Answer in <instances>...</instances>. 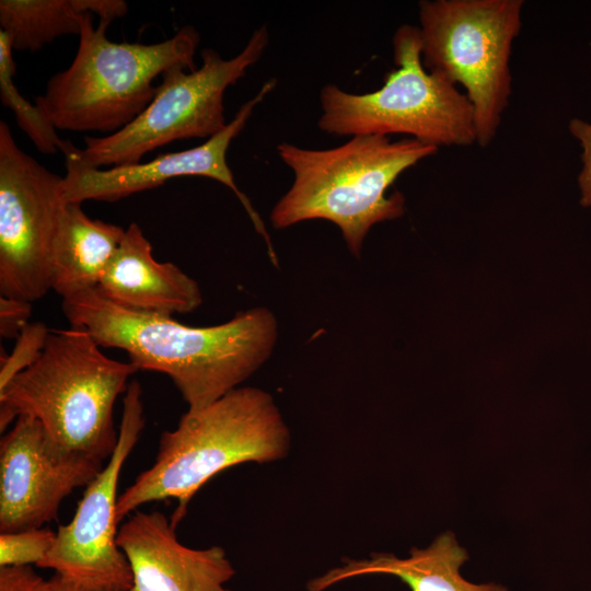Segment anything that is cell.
Here are the masks:
<instances>
[{"mask_svg": "<svg viewBox=\"0 0 591 591\" xmlns=\"http://www.w3.org/2000/svg\"><path fill=\"white\" fill-rule=\"evenodd\" d=\"M468 556L451 532L440 534L426 548H413L407 558L389 553H372L369 558L344 559L306 583V591H325L344 580L368 575H390L410 591H508L497 583H472L460 575Z\"/></svg>", "mask_w": 591, "mask_h": 591, "instance_id": "9a60e30c", "label": "cell"}, {"mask_svg": "<svg viewBox=\"0 0 591 591\" xmlns=\"http://www.w3.org/2000/svg\"><path fill=\"white\" fill-rule=\"evenodd\" d=\"M112 22L84 15L71 65L54 74L35 104L56 129L114 134L130 124L157 92L153 81L174 68L196 70L198 32L189 25L155 44L114 43Z\"/></svg>", "mask_w": 591, "mask_h": 591, "instance_id": "5b68a950", "label": "cell"}, {"mask_svg": "<svg viewBox=\"0 0 591 591\" xmlns=\"http://www.w3.org/2000/svg\"><path fill=\"white\" fill-rule=\"evenodd\" d=\"M104 461L60 447L36 418L21 415L0 441V533L39 529L85 487Z\"/></svg>", "mask_w": 591, "mask_h": 591, "instance_id": "8fae6325", "label": "cell"}, {"mask_svg": "<svg viewBox=\"0 0 591 591\" xmlns=\"http://www.w3.org/2000/svg\"><path fill=\"white\" fill-rule=\"evenodd\" d=\"M53 591H124L115 588L94 587L70 580L57 573L50 579Z\"/></svg>", "mask_w": 591, "mask_h": 591, "instance_id": "cb8c5ba5", "label": "cell"}, {"mask_svg": "<svg viewBox=\"0 0 591 591\" xmlns=\"http://www.w3.org/2000/svg\"><path fill=\"white\" fill-rule=\"evenodd\" d=\"M67 204L63 177L19 148L0 121V294L34 302L51 289L53 250Z\"/></svg>", "mask_w": 591, "mask_h": 591, "instance_id": "9c48e42d", "label": "cell"}, {"mask_svg": "<svg viewBox=\"0 0 591 591\" xmlns=\"http://www.w3.org/2000/svg\"><path fill=\"white\" fill-rule=\"evenodd\" d=\"M437 147L413 138L359 135L332 149H305L282 142L277 152L293 172V182L271 210L276 229L324 219L336 224L349 251L359 256L364 237L376 223L399 218L404 196L386 195L396 178Z\"/></svg>", "mask_w": 591, "mask_h": 591, "instance_id": "3957f363", "label": "cell"}, {"mask_svg": "<svg viewBox=\"0 0 591 591\" xmlns=\"http://www.w3.org/2000/svg\"><path fill=\"white\" fill-rule=\"evenodd\" d=\"M32 302L0 296V335L16 339L30 323Z\"/></svg>", "mask_w": 591, "mask_h": 591, "instance_id": "603a6c76", "label": "cell"}, {"mask_svg": "<svg viewBox=\"0 0 591 591\" xmlns=\"http://www.w3.org/2000/svg\"><path fill=\"white\" fill-rule=\"evenodd\" d=\"M568 130L581 147V170L577 183L580 193V205L591 207V123L581 118H572Z\"/></svg>", "mask_w": 591, "mask_h": 591, "instance_id": "44dd1931", "label": "cell"}, {"mask_svg": "<svg viewBox=\"0 0 591 591\" xmlns=\"http://www.w3.org/2000/svg\"><path fill=\"white\" fill-rule=\"evenodd\" d=\"M62 311L70 326L86 331L101 347L125 350L138 370L166 374L188 409L236 389L269 358L278 336L277 320L266 308L194 327L123 308L94 288L62 299Z\"/></svg>", "mask_w": 591, "mask_h": 591, "instance_id": "6da1fadb", "label": "cell"}, {"mask_svg": "<svg viewBox=\"0 0 591 591\" xmlns=\"http://www.w3.org/2000/svg\"><path fill=\"white\" fill-rule=\"evenodd\" d=\"M268 38L263 24L231 59H223L215 49H204L200 68L188 73L183 68L164 72L150 104L123 129L108 136L84 137L83 149L63 141L60 151L81 166L100 169L138 163L146 153L175 140L211 138L228 124L225 90L259 60Z\"/></svg>", "mask_w": 591, "mask_h": 591, "instance_id": "ba28073f", "label": "cell"}, {"mask_svg": "<svg viewBox=\"0 0 591 591\" xmlns=\"http://www.w3.org/2000/svg\"><path fill=\"white\" fill-rule=\"evenodd\" d=\"M275 85V79L265 82L256 95L240 107L234 118L220 132L198 147L159 154L148 162L112 166L108 170L84 167L71 158L65 157L67 172L63 177V193L67 202L116 201L155 188L175 177H209L225 185L236 195L256 231L266 242L270 259L276 262L264 222L250 199L236 186L232 171L227 163V151L231 141L243 130L254 108L271 92Z\"/></svg>", "mask_w": 591, "mask_h": 591, "instance_id": "7c38bea8", "label": "cell"}, {"mask_svg": "<svg viewBox=\"0 0 591 591\" xmlns=\"http://www.w3.org/2000/svg\"><path fill=\"white\" fill-rule=\"evenodd\" d=\"M396 68L372 92L356 94L328 83L320 92L318 127L331 136L407 135L437 148L477 142L474 108L456 85L429 72L418 27L401 25L393 36Z\"/></svg>", "mask_w": 591, "mask_h": 591, "instance_id": "8992f818", "label": "cell"}, {"mask_svg": "<svg viewBox=\"0 0 591 591\" xmlns=\"http://www.w3.org/2000/svg\"><path fill=\"white\" fill-rule=\"evenodd\" d=\"M124 235L121 227L91 219L81 204L67 202L54 243L51 289L67 299L96 288Z\"/></svg>", "mask_w": 591, "mask_h": 591, "instance_id": "2e32d148", "label": "cell"}, {"mask_svg": "<svg viewBox=\"0 0 591 591\" xmlns=\"http://www.w3.org/2000/svg\"><path fill=\"white\" fill-rule=\"evenodd\" d=\"M55 540L56 532L43 528L0 533V567L37 565L51 549Z\"/></svg>", "mask_w": 591, "mask_h": 591, "instance_id": "d6986e66", "label": "cell"}, {"mask_svg": "<svg viewBox=\"0 0 591 591\" xmlns=\"http://www.w3.org/2000/svg\"><path fill=\"white\" fill-rule=\"evenodd\" d=\"M13 48L8 34L0 30V97L3 106L10 108L19 128L32 140L36 149L44 154H55L61 149L63 141L46 114L36 105L24 99L15 84V62Z\"/></svg>", "mask_w": 591, "mask_h": 591, "instance_id": "ac0fdd59", "label": "cell"}, {"mask_svg": "<svg viewBox=\"0 0 591 591\" xmlns=\"http://www.w3.org/2000/svg\"><path fill=\"white\" fill-rule=\"evenodd\" d=\"M523 0H421L425 68L461 84L475 114L477 143L495 138L511 95L510 56Z\"/></svg>", "mask_w": 591, "mask_h": 591, "instance_id": "52a82bcc", "label": "cell"}, {"mask_svg": "<svg viewBox=\"0 0 591 591\" xmlns=\"http://www.w3.org/2000/svg\"><path fill=\"white\" fill-rule=\"evenodd\" d=\"M0 591H53V584L31 566H1Z\"/></svg>", "mask_w": 591, "mask_h": 591, "instance_id": "7402d4cb", "label": "cell"}, {"mask_svg": "<svg viewBox=\"0 0 591 591\" xmlns=\"http://www.w3.org/2000/svg\"><path fill=\"white\" fill-rule=\"evenodd\" d=\"M84 329L50 331L38 359L0 390V430L21 415L63 449L106 461L118 432L114 405L138 369L106 357Z\"/></svg>", "mask_w": 591, "mask_h": 591, "instance_id": "277c9868", "label": "cell"}, {"mask_svg": "<svg viewBox=\"0 0 591 591\" xmlns=\"http://www.w3.org/2000/svg\"><path fill=\"white\" fill-rule=\"evenodd\" d=\"M89 0H1L0 26L13 50L35 51L59 36L80 35Z\"/></svg>", "mask_w": 591, "mask_h": 591, "instance_id": "e0dca14e", "label": "cell"}, {"mask_svg": "<svg viewBox=\"0 0 591 591\" xmlns=\"http://www.w3.org/2000/svg\"><path fill=\"white\" fill-rule=\"evenodd\" d=\"M96 289L123 308L166 316L190 313L202 302L197 281L173 263L158 262L136 222L125 230Z\"/></svg>", "mask_w": 591, "mask_h": 591, "instance_id": "5bb4252c", "label": "cell"}, {"mask_svg": "<svg viewBox=\"0 0 591 591\" xmlns=\"http://www.w3.org/2000/svg\"><path fill=\"white\" fill-rule=\"evenodd\" d=\"M141 395L140 383L130 381L123 398L116 448L85 486L72 520L58 526L51 549L37 567L84 584L130 591V565L116 542L117 486L124 463L144 428Z\"/></svg>", "mask_w": 591, "mask_h": 591, "instance_id": "30bf717a", "label": "cell"}, {"mask_svg": "<svg viewBox=\"0 0 591 591\" xmlns=\"http://www.w3.org/2000/svg\"><path fill=\"white\" fill-rule=\"evenodd\" d=\"M116 542L130 565V591H231L225 583L235 570L225 551L183 545L162 512L137 509L119 525Z\"/></svg>", "mask_w": 591, "mask_h": 591, "instance_id": "4fadbf2b", "label": "cell"}, {"mask_svg": "<svg viewBox=\"0 0 591 591\" xmlns=\"http://www.w3.org/2000/svg\"><path fill=\"white\" fill-rule=\"evenodd\" d=\"M49 329L42 322H30L15 339L12 352L1 358L0 390L14 376L30 368L40 356Z\"/></svg>", "mask_w": 591, "mask_h": 591, "instance_id": "ffe728a7", "label": "cell"}, {"mask_svg": "<svg viewBox=\"0 0 591 591\" xmlns=\"http://www.w3.org/2000/svg\"><path fill=\"white\" fill-rule=\"evenodd\" d=\"M289 429L271 395L236 387L200 409H188L173 430L161 433L153 464L118 496L117 522L144 503L175 499L171 523L187 513L195 494L215 475L247 463L285 457Z\"/></svg>", "mask_w": 591, "mask_h": 591, "instance_id": "7a4b0ae2", "label": "cell"}]
</instances>
